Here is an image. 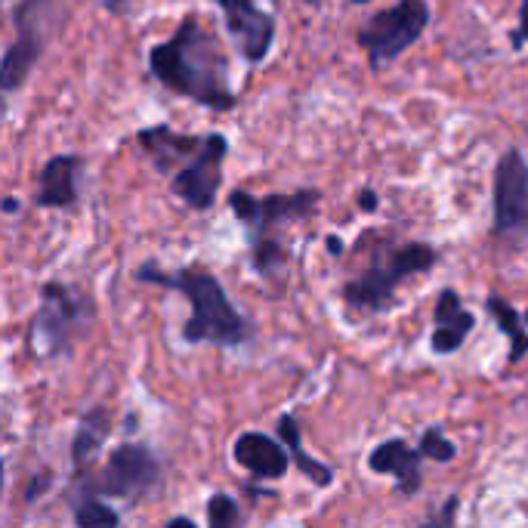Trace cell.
I'll list each match as a JSON object with an SVG mask.
<instances>
[{"label":"cell","instance_id":"10","mask_svg":"<svg viewBox=\"0 0 528 528\" xmlns=\"http://www.w3.org/2000/svg\"><path fill=\"white\" fill-rule=\"evenodd\" d=\"M214 4L226 13V31L244 62L260 65L275 41V19L263 13L254 0H214Z\"/></svg>","mask_w":528,"mask_h":528},{"label":"cell","instance_id":"19","mask_svg":"<svg viewBox=\"0 0 528 528\" xmlns=\"http://www.w3.org/2000/svg\"><path fill=\"white\" fill-rule=\"evenodd\" d=\"M488 312L495 315V322L504 328V334L510 337V362H519L528 352V334L519 325V315L513 312V306L501 297H488Z\"/></svg>","mask_w":528,"mask_h":528},{"label":"cell","instance_id":"23","mask_svg":"<svg viewBox=\"0 0 528 528\" xmlns=\"http://www.w3.org/2000/svg\"><path fill=\"white\" fill-rule=\"evenodd\" d=\"M454 513H457V498H451L442 510H439V516L436 519H430V522H424L420 528H451V522H454Z\"/></svg>","mask_w":528,"mask_h":528},{"label":"cell","instance_id":"32","mask_svg":"<svg viewBox=\"0 0 528 528\" xmlns=\"http://www.w3.org/2000/svg\"><path fill=\"white\" fill-rule=\"evenodd\" d=\"M525 322H528V315H525Z\"/></svg>","mask_w":528,"mask_h":528},{"label":"cell","instance_id":"14","mask_svg":"<svg viewBox=\"0 0 528 528\" xmlns=\"http://www.w3.org/2000/svg\"><path fill=\"white\" fill-rule=\"evenodd\" d=\"M420 451L408 448V442L402 439H390L371 451L368 464L374 473H390L399 479V491L402 495H414L420 491Z\"/></svg>","mask_w":528,"mask_h":528},{"label":"cell","instance_id":"13","mask_svg":"<svg viewBox=\"0 0 528 528\" xmlns=\"http://www.w3.org/2000/svg\"><path fill=\"white\" fill-rule=\"evenodd\" d=\"M235 461L248 467L254 476L263 479H281L291 467V454L281 448L272 436L263 433H244L235 442Z\"/></svg>","mask_w":528,"mask_h":528},{"label":"cell","instance_id":"1","mask_svg":"<svg viewBox=\"0 0 528 528\" xmlns=\"http://www.w3.org/2000/svg\"><path fill=\"white\" fill-rule=\"evenodd\" d=\"M149 72L158 84L210 112H232L238 96L229 84V62L220 41L198 16H186L167 41L152 47Z\"/></svg>","mask_w":528,"mask_h":528},{"label":"cell","instance_id":"12","mask_svg":"<svg viewBox=\"0 0 528 528\" xmlns=\"http://www.w3.org/2000/svg\"><path fill=\"white\" fill-rule=\"evenodd\" d=\"M136 143L143 146V152L152 158L158 173H173L183 161H192L201 146L204 136H189V133H176L167 124H155L136 133Z\"/></svg>","mask_w":528,"mask_h":528},{"label":"cell","instance_id":"29","mask_svg":"<svg viewBox=\"0 0 528 528\" xmlns=\"http://www.w3.org/2000/svg\"><path fill=\"white\" fill-rule=\"evenodd\" d=\"M328 248H331V254H340V241H337V238H328Z\"/></svg>","mask_w":528,"mask_h":528},{"label":"cell","instance_id":"20","mask_svg":"<svg viewBox=\"0 0 528 528\" xmlns=\"http://www.w3.org/2000/svg\"><path fill=\"white\" fill-rule=\"evenodd\" d=\"M75 519H78V528H118L121 525L118 513L109 504L96 501V498L81 501L75 507Z\"/></svg>","mask_w":528,"mask_h":528},{"label":"cell","instance_id":"24","mask_svg":"<svg viewBox=\"0 0 528 528\" xmlns=\"http://www.w3.org/2000/svg\"><path fill=\"white\" fill-rule=\"evenodd\" d=\"M528 44V0H522V7H519V28L513 31V47L522 50Z\"/></svg>","mask_w":528,"mask_h":528},{"label":"cell","instance_id":"16","mask_svg":"<svg viewBox=\"0 0 528 528\" xmlns=\"http://www.w3.org/2000/svg\"><path fill=\"white\" fill-rule=\"evenodd\" d=\"M473 315L461 306V297L454 291H442L436 303V331H433V349L439 356L461 349L467 334L473 331Z\"/></svg>","mask_w":528,"mask_h":528},{"label":"cell","instance_id":"22","mask_svg":"<svg viewBox=\"0 0 528 528\" xmlns=\"http://www.w3.org/2000/svg\"><path fill=\"white\" fill-rule=\"evenodd\" d=\"M420 454L433 457V461H451V457L457 454V448L433 427V430L424 433V439H420Z\"/></svg>","mask_w":528,"mask_h":528},{"label":"cell","instance_id":"3","mask_svg":"<svg viewBox=\"0 0 528 528\" xmlns=\"http://www.w3.org/2000/svg\"><path fill=\"white\" fill-rule=\"evenodd\" d=\"M62 22H65L62 0H19L13 10L16 41L7 47L4 62H0V87H4V93H16L28 81V75L41 62Z\"/></svg>","mask_w":528,"mask_h":528},{"label":"cell","instance_id":"6","mask_svg":"<svg viewBox=\"0 0 528 528\" xmlns=\"http://www.w3.org/2000/svg\"><path fill=\"white\" fill-rule=\"evenodd\" d=\"M315 204H319V192L315 189H300L291 195H266V198H254L244 189H235L229 195V207L235 210V217L251 229V241L275 238L272 235L275 226L312 217Z\"/></svg>","mask_w":528,"mask_h":528},{"label":"cell","instance_id":"18","mask_svg":"<svg viewBox=\"0 0 528 528\" xmlns=\"http://www.w3.org/2000/svg\"><path fill=\"white\" fill-rule=\"evenodd\" d=\"M105 436H109V414L93 408L84 420H81V427H78V436H75V445H72V457H75V464L84 467L90 457L99 451V445L105 442Z\"/></svg>","mask_w":528,"mask_h":528},{"label":"cell","instance_id":"15","mask_svg":"<svg viewBox=\"0 0 528 528\" xmlns=\"http://www.w3.org/2000/svg\"><path fill=\"white\" fill-rule=\"evenodd\" d=\"M84 161L78 155H56L44 164L41 173V207H72L78 201V176Z\"/></svg>","mask_w":528,"mask_h":528},{"label":"cell","instance_id":"28","mask_svg":"<svg viewBox=\"0 0 528 528\" xmlns=\"http://www.w3.org/2000/svg\"><path fill=\"white\" fill-rule=\"evenodd\" d=\"M359 201H362V210H374V207H377V195H374L371 189H365Z\"/></svg>","mask_w":528,"mask_h":528},{"label":"cell","instance_id":"26","mask_svg":"<svg viewBox=\"0 0 528 528\" xmlns=\"http://www.w3.org/2000/svg\"><path fill=\"white\" fill-rule=\"evenodd\" d=\"M102 7H105V13H112V16H124L130 10V0H102Z\"/></svg>","mask_w":528,"mask_h":528},{"label":"cell","instance_id":"17","mask_svg":"<svg viewBox=\"0 0 528 528\" xmlns=\"http://www.w3.org/2000/svg\"><path fill=\"white\" fill-rule=\"evenodd\" d=\"M278 436L288 442V451H291V457L297 461V467L315 482V485H331V479H334V473L325 467V464H319V461H312V457L303 451V436H300V424L291 417V414H285L278 420Z\"/></svg>","mask_w":528,"mask_h":528},{"label":"cell","instance_id":"4","mask_svg":"<svg viewBox=\"0 0 528 528\" xmlns=\"http://www.w3.org/2000/svg\"><path fill=\"white\" fill-rule=\"evenodd\" d=\"M430 25V4L427 0H399L396 7L374 13L359 28V47L368 56L371 72H380L383 65L396 62L408 47H414Z\"/></svg>","mask_w":528,"mask_h":528},{"label":"cell","instance_id":"25","mask_svg":"<svg viewBox=\"0 0 528 528\" xmlns=\"http://www.w3.org/2000/svg\"><path fill=\"white\" fill-rule=\"evenodd\" d=\"M50 485V476L47 473H41V476H34V482L25 488V501H38V495H41V491Z\"/></svg>","mask_w":528,"mask_h":528},{"label":"cell","instance_id":"11","mask_svg":"<svg viewBox=\"0 0 528 528\" xmlns=\"http://www.w3.org/2000/svg\"><path fill=\"white\" fill-rule=\"evenodd\" d=\"M81 312H87V309L75 291H68L65 285H56V281H50V285L44 288V306L38 315V325L47 334L50 352H62L68 346Z\"/></svg>","mask_w":528,"mask_h":528},{"label":"cell","instance_id":"7","mask_svg":"<svg viewBox=\"0 0 528 528\" xmlns=\"http://www.w3.org/2000/svg\"><path fill=\"white\" fill-rule=\"evenodd\" d=\"M229 155V139L223 133H207L201 152L180 170L173 173V195L183 198L195 210L214 207L217 192L223 186V161Z\"/></svg>","mask_w":528,"mask_h":528},{"label":"cell","instance_id":"31","mask_svg":"<svg viewBox=\"0 0 528 528\" xmlns=\"http://www.w3.org/2000/svg\"><path fill=\"white\" fill-rule=\"evenodd\" d=\"M352 4H371V0H352Z\"/></svg>","mask_w":528,"mask_h":528},{"label":"cell","instance_id":"9","mask_svg":"<svg viewBox=\"0 0 528 528\" xmlns=\"http://www.w3.org/2000/svg\"><path fill=\"white\" fill-rule=\"evenodd\" d=\"M161 470L149 448L143 445H121L109 454L96 488L102 495H118V498H139L158 482Z\"/></svg>","mask_w":528,"mask_h":528},{"label":"cell","instance_id":"27","mask_svg":"<svg viewBox=\"0 0 528 528\" xmlns=\"http://www.w3.org/2000/svg\"><path fill=\"white\" fill-rule=\"evenodd\" d=\"M167 528H198L189 516H176V519H170L167 522Z\"/></svg>","mask_w":528,"mask_h":528},{"label":"cell","instance_id":"30","mask_svg":"<svg viewBox=\"0 0 528 528\" xmlns=\"http://www.w3.org/2000/svg\"><path fill=\"white\" fill-rule=\"evenodd\" d=\"M16 207H19V204H16L13 198H7V201H4V210H10V214H13V210H16Z\"/></svg>","mask_w":528,"mask_h":528},{"label":"cell","instance_id":"8","mask_svg":"<svg viewBox=\"0 0 528 528\" xmlns=\"http://www.w3.org/2000/svg\"><path fill=\"white\" fill-rule=\"evenodd\" d=\"M528 229V161L519 149H507L495 167V235H519Z\"/></svg>","mask_w":528,"mask_h":528},{"label":"cell","instance_id":"2","mask_svg":"<svg viewBox=\"0 0 528 528\" xmlns=\"http://www.w3.org/2000/svg\"><path fill=\"white\" fill-rule=\"evenodd\" d=\"M139 281H149V285H161V288H173L186 294V300L192 303V319L186 325V340L189 343H223V346H235L248 337V322L241 319L238 309L232 306V300L226 297L220 281L198 269H180V272H161L155 266H143L136 272Z\"/></svg>","mask_w":528,"mask_h":528},{"label":"cell","instance_id":"21","mask_svg":"<svg viewBox=\"0 0 528 528\" xmlns=\"http://www.w3.org/2000/svg\"><path fill=\"white\" fill-rule=\"evenodd\" d=\"M207 522L210 528H238L241 510L229 495H214L207 501Z\"/></svg>","mask_w":528,"mask_h":528},{"label":"cell","instance_id":"5","mask_svg":"<svg viewBox=\"0 0 528 528\" xmlns=\"http://www.w3.org/2000/svg\"><path fill=\"white\" fill-rule=\"evenodd\" d=\"M436 266V251L430 244H402L393 254H386L383 260L377 257L371 263V269L365 275H359L356 281H349L343 288L346 303L362 306V309H386L393 303V294L399 288V281L417 272H427Z\"/></svg>","mask_w":528,"mask_h":528}]
</instances>
